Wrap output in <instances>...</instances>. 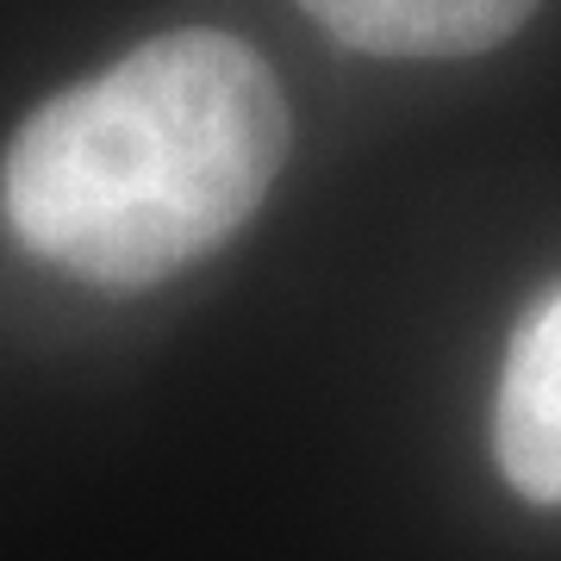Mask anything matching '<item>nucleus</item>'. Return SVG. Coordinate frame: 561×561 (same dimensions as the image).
Masks as SVG:
<instances>
[{"mask_svg":"<svg viewBox=\"0 0 561 561\" xmlns=\"http://www.w3.org/2000/svg\"><path fill=\"white\" fill-rule=\"evenodd\" d=\"M287 157L268 62L225 32H169L62 88L0 162L32 256L94 287H150L219 250Z\"/></svg>","mask_w":561,"mask_h":561,"instance_id":"f257e3e1","label":"nucleus"},{"mask_svg":"<svg viewBox=\"0 0 561 561\" xmlns=\"http://www.w3.org/2000/svg\"><path fill=\"white\" fill-rule=\"evenodd\" d=\"M493 449L524 500L561 505V287L512 337L493 405Z\"/></svg>","mask_w":561,"mask_h":561,"instance_id":"f03ea898","label":"nucleus"},{"mask_svg":"<svg viewBox=\"0 0 561 561\" xmlns=\"http://www.w3.org/2000/svg\"><path fill=\"white\" fill-rule=\"evenodd\" d=\"M306 13L375 57H474L518 32L537 0H300Z\"/></svg>","mask_w":561,"mask_h":561,"instance_id":"7ed1b4c3","label":"nucleus"}]
</instances>
